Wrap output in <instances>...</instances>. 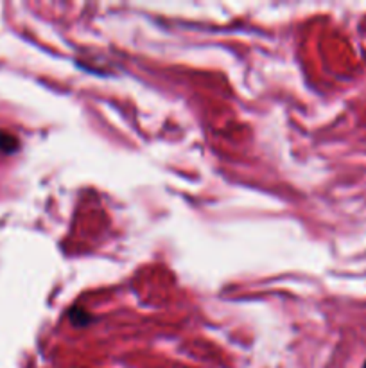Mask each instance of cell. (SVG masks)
I'll list each match as a JSON object with an SVG mask.
<instances>
[{
	"mask_svg": "<svg viewBox=\"0 0 366 368\" xmlns=\"http://www.w3.org/2000/svg\"><path fill=\"white\" fill-rule=\"evenodd\" d=\"M68 316H70L72 323H74L76 327L86 325V323H90V320H92V318H90V314L86 313V311L81 309V307H74V309L70 311V314H68Z\"/></svg>",
	"mask_w": 366,
	"mask_h": 368,
	"instance_id": "1",
	"label": "cell"
},
{
	"mask_svg": "<svg viewBox=\"0 0 366 368\" xmlns=\"http://www.w3.org/2000/svg\"><path fill=\"white\" fill-rule=\"evenodd\" d=\"M18 147V140L9 133H2L0 131V149L6 151V153H11Z\"/></svg>",
	"mask_w": 366,
	"mask_h": 368,
	"instance_id": "2",
	"label": "cell"
}]
</instances>
